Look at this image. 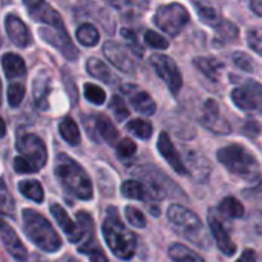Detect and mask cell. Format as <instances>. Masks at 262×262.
I'll return each mask as SVG.
<instances>
[{
	"label": "cell",
	"mask_w": 262,
	"mask_h": 262,
	"mask_svg": "<svg viewBox=\"0 0 262 262\" xmlns=\"http://www.w3.org/2000/svg\"><path fill=\"white\" fill-rule=\"evenodd\" d=\"M54 170L58 183L61 184L66 193L83 201L92 200L94 195L92 181L86 173V170L75 160H72L66 154H60L55 160Z\"/></svg>",
	"instance_id": "6da1fadb"
},
{
	"label": "cell",
	"mask_w": 262,
	"mask_h": 262,
	"mask_svg": "<svg viewBox=\"0 0 262 262\" xmlns=\"http://www.w3.org/2000/svg\"><path fill=\"white\" fill-rule=\"evenodd\" d=\"M104 241L111 252L124 261L132 259L137 252V236L121 223L115 207H109L101 226Z\"/></svg>",
	"instance_id": "7a4b0ae2"
},
{
	"label": "cell",
	"mask_w": 262,
	"mask_h": 262,
	"mask_svg": "<svg viewBox=\"0 0 262 262\" xmlns=\"http://www.w3.org/2000/svg\"><path fill=\"white\" fill-rule=\"evenodd\" d=\"M218 161L233 175L246 180L249 183H255L261 177V166L253 154H250L241 144H229L218 150Z\"/></svg>",
	"instance_id": "3957f363"
},
{
	"label": "cell",
	"mask_w": 262,
	"mask_h": 262,
	"mask_svg": "<svg viewBox=\"0 0 262 262\" xmlns=\"http://www.w3.org/2000/svg\"><path fill=\"white\" fill-rule=\"evenodd\" d=\"M23 230L29 241L46 253H55L61 247V238L52 224L32 209L23 210Z\"/></svg>",
	"instance_id": "277c9868"
},
{
	"label": "cell",
	"mask_w": 262,
	"mask_h": 262,
	"mask_svg": "<svg viewBox=\"0 0 262 262\" xmlns=\"http://www.w3.org/2000/svg\"><path fill=\"white\" fill-rule=\"evenodd\" d=\"M167 218L172 227L187 241L198 247L207 249L210 246V239L206 233V229L196 213L192 210L180 206V204H172L167 210Z\"/></svg>",
	"instance_id": "5b68a950"
},
{
	"label": "cell",
	"mask_w": 262,
	"mask_h": 262,
	"mask_svg": "<svg viewBox=\"0 0 262 262\" xmlns=\"http://www.w3.org/2000/svg\"><path fill=\"white\" fill-rule=\"evenodd\" d=\"M154 21L161 31L169 34L170 37H177L189 25L190 15L181 3H167L161 5L157 9Z\"/></svg>",
	"instance_id": "8992f818"
},
{
	"label": "cell",
	"mask_w": 262,
	"mask_h": 262,
	"mask_svg": "<svg viewBox=\"0 0 262 262\" xmlns=\"http://www.w3.org/2000/svg\"><path fill=\"white\" fill-rule=\"evenodd\" d=\"M15 144H17V150L20 152V157L29 161L37 169V172L46 164L48 161L46 146L38 135L32 132H20L17 135Z\"/></svg>",
	"instance_id": "52a82bcc"
},
{
	"label": "cell",
	"mask_w": 262,
	"mask_h": 262,
	"mask_svg": "<svg viewBox=\"0 0 262 262\" xmlns=\"http://www.w3.org/2000/svg\"><path fill=\"white\" fill-rule=\"evenodd\" d=\"M232 100L246 112L262 114V84L252 80L246 81V84L232 91Z\"/></svg>",
	"instance_id": "ba28073f"
},
{
	"label": "cell",
	"mask_w": 262,
	"mask_h": 262,
	"mask_svg": "<svg viewBox=\"0 0 262 262\" xmlns=\"http://www.w3.org/2000/svg\"><path fill=\"white\" fill-rule=\"evenodd\" d=\"M150 64L158 74V77L167 84L170 92L178 94L183 86V77L177 63L164 54H154L150 57Z\"/></svg>",
	"instance_id": "9c48e42d"
},
{
	"label": "cell",
	"mask_w": 262,
	"mask_h": 262,
	"mask_svg": "<svg viewBox=\"0 0 262 262\" xmlns=\"http://www.w3.org/2000/svg\"><path fill=\"white\" fill-rule=\"evenodd\" d=\"M201 123L206 129L218 135H227L232 130L230 123L223 115L218 101L213 98H207L204 101L203 109H201Z\"/></svg>",
	"instance_id": "30bf717a"
},
{
	"label": "cell",
	"mask_w": 262,
	"mask_h": 262,
	"mask_svg": "<svg viewBox=\"0 0 262 262\" xmlns=\"http://www.w3.org/2000/svg\"><path fill=\"white\" fill-rule=\"evenodd\" d=\"M40 35L45 41L54 46L58 52H61L68 60L74 61L78 58V49L69 38L66 29H54V28H40Z\"/></svg>",
	"instance_id": "8fae6325"
},
{
	"label": "cell",
	"mask_w": 262,
	"mask_h": 262,
	"mask_svg": "<svg viewBox=\"0 0 262 262\" xmlns=\"http://www.w3.org/2000/svg\"><path fill=\"white\" fill-rule=\"evenodd\" d=\"M103 54L117 69H120L123 72H127V74L135 72V69H137L135 60L132 58L127 48L123 46L121 43L114 41V40L106 41L104 46H103Z\"/></svg>",
	"instance_id": "7c38bea8"
},
{
	"label": "cell",
	"mask_w": 262,
	"mask_h": 262,
	"mask_svg": "<svg viewBox=\"0 0 262 262\" xmlns=\"http://www.w3.org/2000/svg\"><path fill=\"white\" fill-rule=\"evenodd\" d=\"M0 239L6 252L17 262H28V252L15 230L0 216Z\"/></svg>",
	"instance_id": "4fadbf2b"
},
{
	"label": "cell",
	"mask_w": 262,
	"mask_h": 262,
	"mask_svg": "<svg viewBox=\"0 0 262 262\" xmlns=\"http://www.w3.org/2000/svg\"><path fill=\"white\" fill-rule=\"evenodd\" d=\"M25 5L29 11V15L34 20L48 25V28L64 29L60 14L49 3H46V2H25Z\"/></svg>",
	"instance_id": "5bb4252c"
},
{
	"label": "cell",
	"mask_w": 262,
	"mask_h": 262,
	"mask_svg": "<svg viewBox=\"0 0 262 262\" xmlns=\"http://www.w3.org/2000/svg\"><path fill=\"white\" fill-rule=\"evenodd\" d=\"M5 29H6V34L9 37V40L18 46V48H28L29 45H32V34L29 31V28L25 25V21L14 15V14H9L6 15L5 18Z\"/></svg>",
	"instance_id": "9a60e30c"
},
{
	"label": "cell",
	"mask_w": 262,
	"mask_h": 262,
	"mask_svg": "<svg viewBox=\"0 0 262 262\" xmlns=\"http://www.w3.org/2000/svg\"><path fill=\"white\" fill-rule=\"evenodd\" d=\"M121 91H123V94L127 95L129 103L134 106V109L137 112H140L143 115H154L155 114L157 104L147 92L138 89L135 84H124L121 88Z\"/></svg>",
	"instance_id": "2e32d148"
},
{
	"label": "cell",
	"mask_w": 262,
	"mask_h": 262,
	"mask_svg": "<svg viewBox=\"0 0 262 262\" xmlns=\"http://www.w3.org/2000/svg\"><path fill=\"white\" fill-rule=\"evenodd\" d=\"M209 226H210V230H212V235L216 241V246L218 249L227 255V256H232L236 253V246L235 243L232 241L226 226L223 224V221L218 218V216H213V213L210 212L209 213Z\"/></svg>",
	"instance_id": "e0dca14e"
},
{
	"label": "cell",
	"mask_w": 262,
	"mask_h": 262,
	"mask_svg": "<svg viewBox=\"0 0 262 262\" xmlns=\"http://www.w3.org/2000/svg\"><path fill=\"white\" fill-rule=\"evenodd\" d=\"M158 150L160 154L163 155V158L167 161V164L180 175H186L187 173V169L180 157V154L177 152L170 137L166 134V132H161L160 134V138H158Z\"/></svg>",
	"instance_id": "ac0fdd59"
},
{
	"label": "cell",
	"mask_w": 262,
	"mask_h": 262,
	"mask_svg": "<svg viewBox=\"0 0 262 262\" xmlns=\"http://www.w3.org/2000/svg\"><path fill=\"white\" fill-rule=\"evenodd\" d=\"M51 213L55 218V221L58 223V226L61 227V230L64 232V235L68 236V239L72 244H80V241H81L80 227H78V224L75 221L71 220L68 212L60 204H52L51 206Z\"/></svg>",
	"instance_id": "d6986e66"
},
{
	"label": "cell",
	"mask_w": 262,
	"mask_h": 262,
	"mask_svg": "<svg viewBox=\"0 0 262 262\" xmlns=\"http://www.w3.org/2000/svg\"><path fill=\"white\" fill-rule=\"evenodd\" d=\"M86 69H88V72L94 77V78H98L100 81H103V83H107V84H115V83H118V78L114 75V72L109 69V66L104 63V61H101V60H98V58H89L88 60V63H86Z\"/></svg>",
	"instance_id": "ffe728a7"
},
{
	"label": "cell",
	"mask_w": 262,
	"mask_h": 262,
	"mask_svg": "<svg viewBox=\"0 0 262 262\" xmlns=\"http://www.w3.org/2000/svg\"><path fill=\"white\" fill-rule=\"evenodd\" d=\"M2 68L8 78H21L26 74V66L23 58L12 52L5 54L2 57Z\"/></svg>",
	"instance_id": "44dd1931"
},
{
	"label": "cell",
	"mask_w": 262,
	"mask_h": 262,
	"mask_svg": "<svg viewBox=\"0 0 262 262\" xmlns=\"http://www.w3.org/2000/svg\"><path fill=\"white\" fill-rule=\"evenodd\" d=\"M193 64L201 74H204L210 80H218L221 77L223 63L213 57H196L193 60Z\"/></svg>",
	"instance_id": "7402d4cb"
},
{
	"label": "cell",
	"mask_w": 262,
	"mask_h": 262,
	"mask_svg": "<svg viewBox=\"0 0 262 262\" xmlns=\"http://www.w3.org/2000/svg\"><path fill=\"white\" fill-rule=\"evenodd\" d=\"M51 92V78L46 74L38 75L34 80V100L37 107L45 111L48 107V97Z\"/></svg>",
	"instance_id": "603a6c76"
},
{
	"label": "cell",
	"mask_w": 262,
	"mask_h": 262,
	"mask_svg": "<svg viewBox=\"0 0 262 262\" xmlns=\"http://www.w3.org/2000/svg\"><path fill=\"white\" fill-rule=\"evenodd\" d=\"M169 258L173 262H206L196 252L183 244H172L169 247Z\"/></svg>",
	"instance_id": "cb8c5ba5"
},
{
	"label": "cell",
	"mask_w": 262,
	"mask_h": 262,
	"mask_svg": "<svg viewBox=\"0 0 262 262\" xmlns=\"http://www.w3.org/2000/svg\"><path fill=\"white\" fill-rule=\"evenodd\" d=\"M58 130H60V135H61V138L66 141V143H69L71 146H77L78 143H80V130H78V126H77V123L72 120V118H69V117H64L61 121H60V124H58Z\"/></svg>",
	"instance_id": "d4e9b609"
},
{
	"label": "cell",
	"mask_w": 262,
	"mask_h": 262,
	"mask_svg": "<svg viewBox=\"0 0 262 262\" xmlns=\"http://www.w3.org/2000/svg\"><path fill=\"white\" fill-rule=\"evenodd\" d=\"M18 192L26 196L28 200L34 201V203H41L43 201V196H45V192H43V187L38 181L35 180H26V181H20L18 183Z\"/></svg>",
	"instance_id": "484cf974"
},
{
	"label": "cell",
	"mask_w": 262,
	"mask_h": 262,
	"mask_svg": "<svg viewBox=\"0 0 262 262\" xmlns=\"http://www.w3.org/2000/svg\"><path fill=\"white\" fill-rule=\"evenodd\" d=\"M95 126H97V132L101 135V138L106 143H114L118 138V130L115 129V126L106 115H97Z\"/></svg>",
	"instance_id": "4316f807"
},
{
	"label": "cell",
	"mask_w": 262,
	"mask_h": 262,
	"mask_svg": "<svg viewBox=\"0 0 262 262\" xmlns=\"http://www.w3.org/2000/svg\"><path fill=\"white\" fill-rule=\"evenodd\" d=\"M220 212L232 220H238L244 216V206L239 203V200L233 198V196H227L221 201L220 204Z\"/></svg>",
	"instance_id": "83f0119b"
},
{
	"label": "cell",
	"mask_w": 262,
	"mask_h": 262,
	"mask_svg": "<svg viewBox=\"0 0 262 262\" xmlns=\"http://www.w3.org/2000/svg\"><path fill=\"white\" fill-rule=\"evenodd\" d=\"M195 8H196V11H198L200 18H201L206 25H209V26L216 28V26L220 25V21L223 20L221 15H220V12L216 11V8L212 6V5H207V3H195Z\"/></svg>",
	"instance_id": "f1b7e54d"
},
{
	"label": "cell",
	"mask_w": 262,
	"mask_h": 262,
	"mask_svg": "<svg viewBox=\"0 0 262 262\" xmlns=\"http://www.w3.org/2000/svg\"><path fill=\"white\" fill-rule=\"evenodd\" d=\"M75 35H77V40L84 46H95L100 40V34H98L97 28L94 25H89V23L81 25L77 29Z\"/></svg>",
	"instance_id": "f546056e"
},
{
	"label": "cell",
	"mask_w": 262,
	"mask_h": 262,
	"mask_svg": "<svg viewBox=\"0 0 262 262\" xmlns=\"http://www.w3.org/2000/svg\"><path fill=\"white\" fill-rule=\"evenodd\" d=\"M126 129H127L130 134H134L135 137L141 138V140H149V138H150V135H152V132H154L152 124H150L149 121H146V120H140V118L129 121V123H127V126H126Z\"/></svg>",
	"instance_id": "4dcf8cb0"
},
{
	"label": "cell",
	"mask_w": 262,
	"mask_h": 262,
	"mask_svg": "<svg viewBox=\"0 0 262 262\" xmlns=\"http://www.w3.org/2000/svg\"><path fill=\"white\" fill-rule=\"evenodd\" d=\"M216 29V35H218V40L224 41V43H230V41H235L238 38V28L236 25H233L232 21L229 20H221L220 25L215 28Z\"/></svg>",
	"instance_id": "1f68e13d"
},
{
	"label": "cell",
	"mask_w": 262,
	"mask_h": 262,
	"mask_svg": "<svg viewBox=\"0 0 262 262\" xmlns=\"http://www.w3.org/2000/svg\"><path fill=\"white\" fill-rule=\"evenodd\" d=\"M78 250H80V253L88 255V258H89V261L91 262H109L107 261V258H106V255H104V252L101 250L100 244H98L95 239L81 244V246L78 247Z\"/></svg>",
	"instance_id": "d6a6232c"
},
{
	"label": "cell",
	"mask_w": 262,
	"mask_h": 262,
	"mask_svg": "<svg viewBox=\"0 0 262 262\" xmlns=\"http://www.w3.org/2000/svg\"><path fill=\"white\" fill-rule=\"evenodd\" d=\"M15 204H14V200L6 187V184L3 183V180H0V213L3 215H14V209Z\"/></svg>",
	"instance_id": "836d02e7"
},
{
	"label": "cell",
	"mask_w": 262,
	"mask_h": 262,
	"mask_svg": "<svg viewBox=\"0 0 262 262\" xmlns=\"http://www.w3.org/2000/svg\"><path fill=\"white\" fill-rule=\"evenodd\" d=\"M84 97L88 101H91L92 104H103L106 101V92L100 88V86H95L92 83H88L84 84Z\"/></svg>",
	"instance_id": "e575fe53"
},
{
	"label": "cell",
	"mask_w": 262,
	"mask_h": 262,
	"mask_svg": "<svg viewBox=\"0 0 262 262\" xmlns=\"http://www.w3.org/2000/svg\"><path fill=\"white\" fill-rule=\"evenodd\" d=\"M109 107H111V111L114 112V117H115L117 121H123V120H126V118L129 117V111H127V107H126L123 98L118 97V95H114V97H112Z\"/></svg>",
	"instance_id": "d590c367"
},
{
	"label": "cell",
	"mask_w": 262,
	"mask_h": 262,
	"mask_svg": "<svg viewBox=\"0 0 262 262\" xmlns=\"http://www.w3.org/2000/svg\"><path fill=\"white\" fill-rule=\"evenodd\" d=\"M144 41L150 48H155V49H167L169 48V41L166 40V37L160 35L158 32H155L152 29H147L144 32Z\"/></svg>",
	"instance_id": "8d00e7d4"
},
{
	"label": "cell",
	"mask_w": 262,
	"mask_h": 262,
	"mask_svg": "<svg viewBox=\"0 0 262 262\" xmlns=\"http://www.w3.org/2000/svg\"><path fill=\"white\" fill-rule=\"evenodd\" d=\"M23 97H25V86L21 83H12L8 88V101H9V106H12V107L20 106V103L23 101Z\"/></svg>",
	"instance_id": "74e56055"
},
{
	"label": "cell",
	"mask_w": 262,
	"mask_h": 262,
	"mask_svg": "<svg viewBox=\"0 0 262 262\" xmlns=\"http://www.w3.org/2000/svg\"><path fill=\"white\" fill-rule=\"evenodd\" d=\"M124 215L127 218V221L134 226V227H138V229H143L146 227V218L143 215L141 210H138L137 207L134 206H127L126 210H124Z\"/></svg>",
	"instance_id": "f35d334b"
},
{
	"label": "cell",
	"mask_w": 262,
	"mask_h": 262,
	"mask_svg": "<svg viewBox=\"0 0 262 262\" xmlns=\"http://www.w3.org/2000/svg\"><path fill=\"white\" fill-rule=\"evenodd\" d=\"M247 41L255 52L262 55V28H252L247 32Z\"/></svg>",
	"instance_id": "ab89813d"
},
{
	"label": "cell",
	"mask_w": 262,
	"mask_h": 262,
	"mask_svg": "<svg viewBox=\"0 0 262 262\" xmlns=\"http://www.w3.org/2000/svg\"><path fill=\"white\" fill-rule=\"evenodd\" d=\"M135 152H137V144L129 138H124L123 141H120L117 147V155L120 158H130L135 155Z\"/></svg>",
	"instance_id": "60d3db41"
},
{
	"label": "cell",
	"mask_w": 262,
	"mask_h": 262,
	"mask_svg": "<svg viewBox=\"0 0 262 262\" xmlns=\"http://www.w3.org/2000/svg\"><path fill=\"white\" fill-rule=\"evenodd\" d=\"M233 61L235 64L243 69V71H247V72H252L255 69V64H253V60L250 55H247L246 52H235L233 54Z\"/></svg>",
	"instance_id": "b9f144b4"
},
{
	"label": "cell",
	"mask_w": 262,
	"mask_h": 262,
	"mask_svg": "<svg viewBox=\"0 0 262 262\" xmlns=\"http://www.w3.org/2000/svg\"><path fill=\"white\" fill-rule=\"evenodd\" d=\"M12 166H14V170L17 173H34V172H37V169L29 161H26L25 158H21L20 155L14 160Z\"/></svg>",
	"instance_id": "7bdbcfd3"
},
{
	"label": "cell",
	"mask_w": 262,
	"mask_h": 262,
	"mask_svg": "<svg viewBox=\"0 0 262 262\" xmlns=\"http://www.w3.org/2000/svg\"><path fill=\"white\" fill-rule=\"evenodd\" d=\"M121 35H123L127 41H130V45L135 48L134 52H137L138 55H143V51H141V48H140V45H138V41H137V38H135V34H134L132 31H129V29H121Z\"/></svg>",
	"instance_id": "ee69618b"
},
{
	"label": "cell",
	"mask_w": 262,
	"mask_h": 262,
	"mask_svg": "<svg viewBox=\"0 0 262 262\" xmlns=\"http://www.w3.org/2000/svg\"><path fill=\"white\" fill-rule=\"evenodd\" d=\"M244 130L247 132L249 137H256L259 134V124L256 121H247Z\"/></svg>",
	"instance_id": "f6af8a7d"
},
{
	"label": "cell",
	"mask_w": 262,
	"mask_h": 262,
	"mask_svg": "<svg viewBox=\"0 0 262 262\" xmlns=\"http://www.w3.org/2000/svg\"><path fill=\"white\" fill-rule=\"evenodd\" d=\"M236 262H256V253L253 250H244Z\"/></svg>",
	"instance_id": "bcb514c9"
},
{
	"label": "cell",
	"mask_w": 262,
	"mask_h": 262,
	"mask_svg": "<svg viewBox=\"0 0 262 262\" xmlns=\"http://www.w3.org/2000/svg\"><path fill=\"white\" fill-rule=\"evenodd\" d=\"M247 195H250L249 198H253L255 201H258V203L262 206V183L258 186V187H255L253 190L247 192Z\"/></svg>",
	"instance_id": "7dc6e473"
},
{
	"label": "cell",
	"mask_w": 262,
	"mask_h": 262,
	"mask_svg": "<svg viewBox=\"0 0 262 262\" xmlns=\"http://www.w3.org/2000/svg\"><path fill=\"white\" fill-rule=\"evenodd\" d=\"M252 223H253V227H255V230H256L259 235H262V212H258V213L253 216Z\"/></svg>",
	"instance_id": "c3c4849f"
},
{
	"label": "cell",
	"mask_w": 262,
	"mask_h": 262,
	"mask_svg": "<svg viewBox=\"0 0 262 262\" xmlns=\"http://www.w3.org/2000/svg\"><path fill=\"white\" fill-rule=\"evenodd\" d=\"M250 8H252V11H253L256 15L262 17V0H253V2L250 3Z\"/></svg>",
	"instance_id": "681fc988"
},
{
	"label": "cell",
	"mask_w": 262,
	"mask_h": 262,
	"mask_svg": "<svg viewBox=\"0 0 262 262\" xmlns=\"http://www.w3.org/2000/svg\"><path fill=\"white\" fill-rule=\"evenodd\" d=\"M5 134H6V126H5V123H3V120L0 117V138H3Z\"/></svg>",
	"instance_id": "f907efd6"
},
{
	"label": "cell",
	"mask_w": 262,
	"mask_h": 262,
	"mask_svg": "<svg viewBox=\"0 0 262 262\" xmlns=\"http://www.w3.org/2000/svg\"><path fill=\"white\" fill-rule=\"evenodd\" d=\"M0 103H2V81H0Z\"/></svg>",
	"instance_id": "816d5d0a"
},
{
	"label": "cell",
	"mask_w": 262,
	"mask_h": 262,
	"mask_svg": "<svg viewBox=\"0 0 262 262\" xmlns=\"http://www.w3.org/2000/svg\"><path fill=\"white\" fill-rule=\"evenodd\" d=\"M0 45H2V40H0Z\"/></svg>",
	"instance_id": "f5cc1de1"
}]
</instances>
